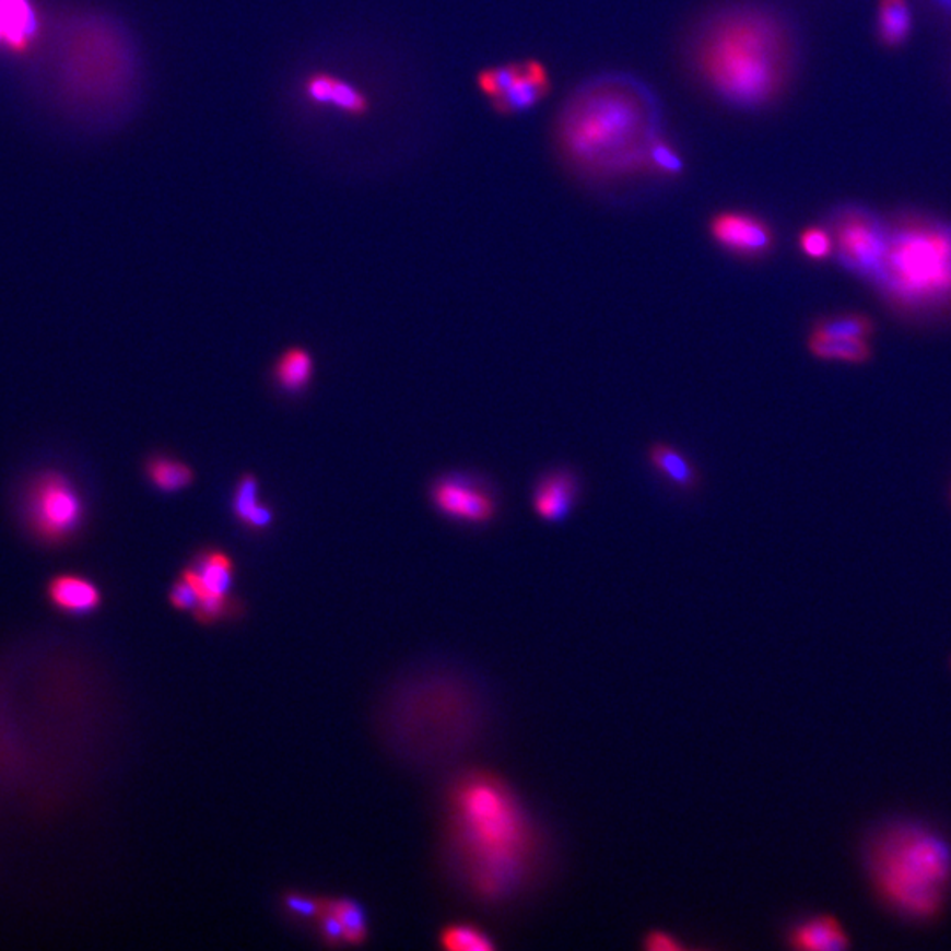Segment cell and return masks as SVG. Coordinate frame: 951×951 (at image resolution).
I'll return each mask as SVG.
<instances>
[{"instance_id":"cell-1","label":"cell","mask_w":951,"mask_h":951,"mask_svg":"<svg viewBox=\"0 0 951 951\" xmlns=\"http://www.w3.org/2000/svg\"><path fill=\"white\" fill-rule=\"evenodd\" d=\"M451 835L458 866L478 897L503 901L535 864L536 837L515 792L495 775H466L455 784Z\"/></svg>"},{"instance_id":"cell-2","label":"cell","mask_w":951,"mask_h":951,"mask_svg":"<svg viewBox=\"0 0 951 951\" xmlns=\"http://www.w3.org/2000/svg\"><path fill=\"white\" fill-rule=\"evenodd\" d=\"M693 62L697 77L725 103L758 108L777 97L788 82L791 36L771 11L735 8L703 25Z\"/></svg>"},{"instance_id":"cell-3","label":"cell","mask_w":951,"mask_h":951,"mask_svg":"<svg viewBox=\"0 0 951 951\" xmlns=\"http://www.w3.org/2000/svg\"><path fill=\"white\" fill-rule=\"evenodd\" d=\"M866 866L884 906L904 918L938 916L951 884V846L924 824H888L870 837Z\"/></svg>"},{"instance_id":"cell-4","label":"cell","mask_w":951,"mask_h":951,"mask_svg":"<svg viewBox=\"0 0 951 951\" xmlns=\"http://www.w3.org/2000/svg\"><path fill=\"white\" fill-rule=\"evenodd\" d=\"M879 279L906 305L951 300V226L932 219L907 218L888 230Z\"/></svg>"},{"instance_id":"cell-5","label":"cell","mask_w":951,"mask_h":951,"mask_svg":"<svg viewBox=\"0 0 951 951\" xmlns=\"http://www.w3.org/2000/svg\"><path fill=\"white\" fill-rule=\"evenodd\" d=\"M22 517L36 541L62 547L82 529L85 503L68 474L48 469L37 472L23 490Z\"/></svg>"},{"instance_id":"cell-6","label":"cell","mask_w":951,"mask_h":951,"mask_svg":"<svg viewBox=\"0 0 951 951\" xmlns=\"http://www.w3.org/2000/svg\"><path fill=\"white\" fill-rule=\"evenodd\" d=\"M638 108L624 94L602 95L590 99V106L576 111L575 122L567 127L566 145L573 157L592 163L596 155L607 157L613 150L631 145L638 134Z\"/></svg>"},{"instance_id":"cell-7","label":"cell","mask_w":951,"mask_h":951,"mask_svg":"<svg viewBox=\"0 0 951 951\" xmlns=\"http://www.w3.org/2000/svg\"><path fill=\"white\" fill-rule=\"evenodd\" d=\"M832 236L838 258L864 275H878L888 244L881 219L861 207H843L832 218Z\"/></svg>"},{"instance_id":"cell-8","label":"cell","mask_w":951,"mask_h":951,"mask_svg":"<svg viewBox=\"0 0 951 951\" xmlns=\"http://www.w3.org/2000/svg\"><path fill=\"white\" fill-rule=\"evenodd\" d=\"M431 498L441 515L469 526H486L497 517L494 494L472 476H444L432 485Z\"/></svg>"},{"instance_id":"cell-9","label":"cell","mask_w":951,"mask_h":951,"mask_svg":"<svg viewBox=\"0 0 951 951\" xmlns=\"http://www.w3.org/2000/svg\"><path fill=\"white\" fill-rule=\"evenodd\" d=\"M712 240L739 258L760 259L774 247V232L763 219L748 212H720L708 224Z\"/></svg>"},{"instance_id":"cell-10","label":"cell","mask_w":951,"mask_h":951,"mask_svg":"<svg viewBox=\"0 0 951 951\" xmlns=\"http://www.w3.org/2000/svg\"><path fill=\"white\" fill-rule=\"evenodd\" d=\"M580 485L576 480L575 472L566 469L550 471L539 478L532 492V509L538 518L549 524H561L570 517L576 501H578Z\"/></svg>"},{"instance_id":"cell-11","label":"cell","mask_w":951,"mask_h":951,"mask_svg":"<svg viewBox=\"0 0 951 951\" xmlns=\"http://www.w3.org/2000/svg\"><path fill=\"white\" fill-rule=\"evenodd\" d=\"M181 576L195 585L200 599L230 598L235 580V564L222 550L207 549L196 555Z\"/></svg>"},{"instance_id":"cell-12","label":"cell","mask_w":951,"mask_h":951,"mask_svg":"<svg viewBox=\"0 0 951 951\" xmlns=\"http://www.w3.org/2000/svg\"><path fill=\"white\" fill-rule=\"evenodd\" d=\"M51 607L68 615H89L103 602V594L94 582L74 573L57 575L46 585Z\"/></svg>"},{"instance_id":"cell-13","label":"cell","mask_w":951,"mask_h":951,"mask_svg":"<svg viewBox=\"0 0 951 951\" xmlns=\"http://www.w3.org/2000/svg\"><path fill=\"white\" fill-rule=\"evenodd\" d=\"M550 92V78L543 63H521L520 74L503 95L492 101L495 111L501 115L518 114L526 109L535 108L544 95Z\"/></svg>"},{"instance_id":"cell-14","label":"cell","mask_w":951,"mask_h":951,"mask_svg":"<svg viewBox=\"0 0 951 951\" xmlns=\"http://www.w3.org/2000/svg\"><path fill=\"white\" fill-rule=\"evenodd\" d=\"M789 947L802 951H843L852 947L849 936L835 916L815 915L795 925Z\"/></svg>"},{"instance_id":"cell-15","label":"cell","mask_w":951,"mask_h":951,"mask_svg":"<svg viewBox=\"0 0 951 951\" xmlns=\"http://www.w3.org/2000/svg\"><path fill=\"white\" fill-rule=\"evenodd\" d=\"M305 95L314 105L336 106L340 111L353 117H362L368 111L367 95L351 83L331 74L317 73L308 78L305 82Z\"/></svg>"},{"instance_id":"cell-16","label":"cell","mask_w":951,"mask_h":951,"mask_svg":"<svg viewBox=\"0 0 951 951\" xmlns=\"http://www.w3.org/2000/svg\"><path fill=\"white\" fill-rule=\"evenodd\" d=\"M36 34V11L28 0H0V43L23 54Z\"/></svg>"},{"instance_id":"cell-17","label":"cell","mask_w":951,"mask_h":951,"mask_svg":"<svg viewBox=\"0 0 951 951\" xmlns=\"http://www.w3.org/2000/svg\"><path fill=\"white\" fill-rule=\"evenodd\" d=\"M232 509L236 520L254 532L267 530L273 524L272 509L259 498L258 478L249 472L236 483Z\"/></svg>"},{"instance_id":"cell-18","label":"cell","mask_w":951,"mask_h":951,"mask_svg":"<svg viewBox=\"0 0 951 951\" xmlns=\"http://www.w3.org/2000/svg\"><path fill=\"white\" fill-rule=\"evenodd\" d=\"M807 345L815 359L826 362L866 363L872 356L869 339L832 336L814 328Z\"/></svg>"},{"instance_id":"cell-19","label":"cell","mask_w":951,"mask_h":951,"mask_svg":"<svg viewBox=\"0 0 951 951\" xmlns=\"http://www.w3.org/2000/svg\"><path fill=\"white\" fill-rule=\"evenodd\" d=\"M314 376V360L307 349L287 348L277 360L273 377L277 385L287 394H300L307 388Z\"/></svg>"},{"instance_id":"cell-20","label":"cell","mask_w":951,"mask_h":951,"mask_svg":"<svg viewBox=\"0 0 951 951\" xmlns=\"http://www.w3.org/2000/svg\"><path fill=\"white\" fill-rule=\"evenodd\" d=\"M648 462L677 489L693 490L696 486L697 476L693 463L676 448L662 443L653 444L648 449Z\"/></svg>"},{"instance_id":"cell-21","label":"cell","mask_w":951,"mask_h":951,"mask_svg":"<svg viewBox=\"0 0 951 951\" xmlns=\"http://www.w3.org/2000/svg\"><path fill=\"white\" fill-rule=\"evenodd\" d=\"M145 472L150 483L166 494L189 489L196 478L195 469L189 463L166 455L150 457L145 463Z\"/></svg>"},{"instance_id":"cell-22","label":"cell","mask_w":951,"mask_h":951,"mask_svg":"<svg viewBox=\"0 0 951 951\" xmlns=\"http://www.w3.org/2000/svg\"><path fill=\"white\" fill-rule=\"evenodd\" d=\"M878 32L887 46L906 42L911 32V10L906 0H879Z\"/></svg>"},{"instance_id":"cell-23","label":"cell","mask_w":951,"mask_h":951,"mask_svg":"<svg viewBox=\"0 0 951 951\" xmlns=\"http://www.w3.org/2000/svg\"><path fill=\"white\" fill-rule=\"evenodd\" d=\"M441 947L449 951H492L495 942L476 925H448L441 932Z\"/></svg>"},{"instance_id":"cell-24","label":"cell","mask_w":951,"mask_h":951,"mask_svg":"<svg viewBox=\"0 0 951 951\" xmlns=\"http://www.w3.org/2000/svg\"><path fill=\"white\" fill-rule=\"evenodd\" d=\"M328 909L340 919L348 944H363L367 939V916L353 899H327Z\"/></svg>"},{"instance_id":"cell-25","label":"cell","mask_w":951,"mask_h":951,"mask_svg":"<svg viewBox=\"0 0 951 951\" xmlns=\"http://www.w3.org/2000/svg\"><path fill=\"white\" fill-rule=\"evenodd\" d=\"M814 330L832 333V336L856 337V339H870L874 333V322L866 314H838V316L823 317L815 322Z\"/></svg>"},{"instance_id":"cell-26","label":"cell","mask_w":951,"mask_h":951,"mask_svg":"<svg viewBox=\"0 0 951 951\" xmlns=\"http://www.w3.org/2000/svg\"><path fill=\"white\" fill-rule=\"evenodd\" d=\"M647 169L659 177H677L684 169V158L680 157L676 146L656 137L647 149Z\"/></svg>"},{"instance_id":"cell-27","label":"cell","mask_w":951,"mask_h":951,"mask_svg":"<svg viewBox=\"0 0 951 951\" xmlns=\"http://www.w3.org/2000/svg\"><path fill=\"white\" fill-rule=\"evenodd\" d=\"M521 63H509V66H501V68L485 69L478 77V86L483 94L489 95L490 99H497L498 95H503L509 86L515 83L518 74H520Z\"/></svg>"},{"instance_id":"cell-28","label":"cell","mask_w":951,"mask_h":951,"mask_svg":"<svg viewBox=\"0 0 951 951\" xmlns=\"http://www.w3.org/2000/svg\"><path fill=\"white\" fill-rule=\"evenodd\" d=\"M798 245L807 258L815 259V261L829 258L835 249L834 236L829 230L820 226L806 227L800 233Z\"/></svg>"},{"instance_id":"cell-29","label":"cell","mask_w":951,"mask_h":951,"mask_svg":"<svg viewBox=\"0 0 951 951\" xmlns=\"http://www.w3.org/2000/svg\"><path fill=\"white\" fill-rule=\"evenodd\" d=\"M284 907L291 915L298 918L313 919L321 916L325 909V899H313L302 893H287L284 897Z\"/></svg>"},{"instance_id":"cell-30","label":"cell","mask_w":951,"mask_h":951,"mask_svg":"<svg viewBox=\"0 0 951 951\" xmlns=\"http://www.w3.org/2000/svg\"><path fill=\"white\" fill-rule=\"evenodd\" d=\"M198 601H200V594L196 590L195 585L181 576L180 580L173 585L172 592H169V602H172L173 608H177L180 612H195Z\"/></svg>"},{"instance_id":"cell-31","label":"cell","mask_w":951,"mask_h":951,"mask_svg":"<svg viewBox=\"0 0 951 951\" xmlns=\"http://www.w3.org/2000/svg\"><path fill=\"white\" fill-rule=\"evenodd\" d=\"M319 921V929H321V936L325 938V941L328 944H340V942H345V930L340 924V919L337 918L327 906V899H325V909H322L321 916L317 918Z\"/></svg>"},{"instance_id":"cell-32","label":"cell","mask_w":951,"mask_h":951,"mask_svg":"<svg viewBox=\"0 0 951 951\" xmlns=\"http://www.w3.org/2000/svg\"><path fill=\"white\" fill-rule=\"evenodd\" d=\"M645 947L653 951H679L684 948L679 939L673 938L670 934L659 932V930L648 934Z\"/></svg>"},{"instance_id":"cell-33","label":"cell","mask_w":951,"mask_h":951,"mask_svg":"<svg viewBox=\"0 0 951 951\" xmlns=\"http://www.w3.org/2000/svg\"><path fill=\"white\" fill-rule=\"evenodd\" d=\"M938 2L942 8H947V10L951 11V0H938Z\"/></svg>"}]
</instances>
